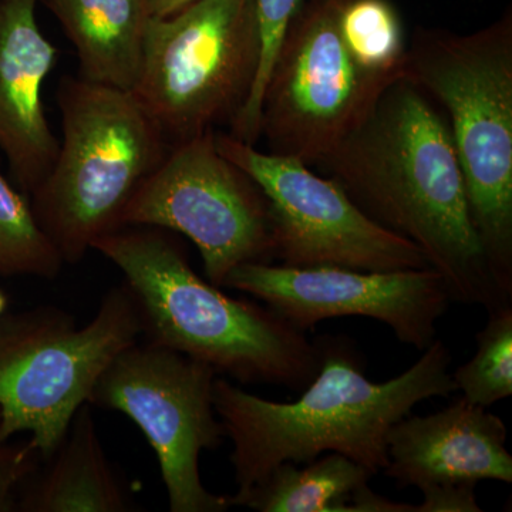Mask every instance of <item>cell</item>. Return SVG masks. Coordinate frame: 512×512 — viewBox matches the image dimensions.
I'll return each mask as SVG.
<instances>
[{"label":"cell","mask_w":512,"mask_h":512,"mask_svg":"<svg viewBox=\"0 0 512 512\" xmlns=\"http://www.w3.org/2000/svg\"><path fill=\"white\" fill-rule=\"evenodd\" d=\"M320 164L367 217L421 249L451 301L512 306L488 271L447 120L407 74Z\"/></svg>","instance_id":"6da1fadb"},{"label":"cell","mask_w":512,"mask_h":512,"mask_svg":"<svg viewBox=\"0 0 512 512\" xmlns=\"http://www.w3.org/2000/svg\"><path fill=\"white\" fill-rule=\"evenodd\" d=\"M320 366L295 402H272L218 376L214 407L231 440L229 456L242 494L282 463H311L339 453L382 473L387 436L423 400L457 392L450 349L436 338L412 367L387 382L367 379L366 360L348 336L315 339Z\"/></svg>","instance_id":"7a4b0ae2"},{"label":"cell","mask_w":512,"mask_h":512,"mask_svg":"<svg viewBox=\"0 0 512 512\" xmlns=\"http://www.w3.org/2000/svg\"><path fill=\"white\" fill-rule=\"evenodd\" d=\"M133 293L141 338L241 384L302 392L320 366L318 345L269 306L232 298L202 279L173 232L121 227L94 241Z\"/></svg>","instance_id":"3957f363"},{"label":"cell","mask_w":512,"mask_h":512,"mask_svg":"<svg viewBox=\"0 0 512 512\" xmlns=\"http://www.w3.org/2000/svg\"><path fill=\"white\" fill-rule=\"evenodd\" d=\"M407 76L447 114L488 271L512 305V13L477 32L419 29Z\"/></svg>","instance_id":"277c9868"},{"label":"cell","mask_w":512,"mask_h":512,"mask_svg":"<svg viewBox=\"0 0 512 512\" xmlns=\"http://www.w3.org/2000/svg\"><path fill=\"white\" fill-rule=\"evenodd\" d=\"M63 138L52 171L29 195L64 264L119 228L121 212L170 144L126 90L64 76L56 94Z\"/></svg>","instance_id":"5b68a950"},{"label":"cell","mask_w":512,"mask_h":512,"mask_svg":"<svg viewBox=\"0 0 512 512\" xmlns=\"http://www.w3.org/2000/svg\"><path fill=\"white\" fill-rule=\"evenodd\" d=\"M141 335L140 313L126 284L111 288L82 328L56 306L3 313L0 440L28 433L40 460L49 457L107 367Z\"/></svg>","instance_id":"8992f818"},{"label":"cell","mask_w":512,"mask_h":512,"mask_svg":"<svg viewBox=\"0 0 512 512\" xmlns=\"http://www.w3.org/2000/svg\"><path fill=\"white\" fill-rule=\"evenodd\" d=\"M261 56L255 0H197L151 18L133 93L170 146L238 116Z\"/></svg>","instance_id":"52a82bcc"},{"label":"cell","mask_w":512,"mask_h":512,"mask_svg":"<svg viewBox=\"0 0 512 512\" xmlns=\"http://www.w3.org/2000/svg\"><path fill=\"white\" fill-rule=\"evenodd\" d=\"M121 227L183 234L200 251L212 285L245 264L275 261L271 208L264 192L222 156L215 130L168 148L120 215Z\"/></svg>","instance_id":"ba28073f"},{"label":"cell","mask_w":512,"mask_h":512,"mask_svg":"<svg viewBox=\"0 0 512 512\" xmlns=\"http://www.w3.org/2000/svg\"><path fill=\"white\" fill-rule=\"evenodd\" d=\"M343 0H306L286 30L261 101L259 138L269 153L320 164L397 79L373 76L339 28Z\"/></svg>","instance_id":"9c48e42d"},{"label":"cell","mask_w":512,"mask_h":512,"mask_svg":"<svg viewBox=\"0 0 512 512\" xmlns=\"http://www.w3.org/2000/svg\"><path fill=\"white\" fill-rule=\"evenodd\" d=\"M210 366L141 338L120 353L89 403L128 417L156 453L171 512H224L229 497L202 483V451L225 439Z\"/></svg>","instance_id":"30bf717a"},{"label":"cell","mask_w":512,"mask_h":512,"mask_svg":"<svg viewBox=\"0 0 512 512\" xmlns=\"http://www.w3.org/2000/svg\"><path fill=\"white\" fill-rule=\"evenodd\" d=\"M215 143L264 192L281 265L365 272L431 268L417 245L367 217L335 180L313 173L298 158L262 153L217 131Z\"/></svg>","instance_id":"8fae6325"},{"label":"cell","mask_w":512,"mask_h":512,"mask_svg":"<svg viewBox=\"0 0 512 512\" xmlns=\"http://www.w3.org/2000/svg\"><path fill=\"white\" fill-rule=\"evenodd\" d=\"M222 288L248 293L303 332L326 319H375L420 352L437 338V322L453 302L443 276L433 268L365 272L245 264L227 276Z\"/></svg>","instance_id":"7c38bea8"},{"label":"cell","mask_w":512,"mask_h":512,"mask_svg":"<svg viewBox=\"0 0 512 512\" xmlns=\"http://www.w3.org/2000/svg\"><path fill=\"white\" fill-rule=\"evenodd\" d=\"M382 473L399 488L429 494L476 490L481 481L512 483V457L503 419L464 397L429 416L397 421L387 436Z\"/></svg>","instance_id":"4fadbf2b"},{"label":"cell","mask_w":512,"mask_h":512,"mask_svg":"<svg viewBox=\"0 0 512 512\" xmlns=\"http://www.w3.org/2000/svg\"><path fill=\"white\" fill-rule=\"evenodd\" d=\"M40 0H0V150L13 184L26 195L45 181L59 153L42 87L57 49L37 22Z\"/></svg>","instance_id":"5bb4252c"},{"label":"cell","mask_w":512,"mask_h":512,"mask_svg":"<svg viewBox=\"0 0 512 512\" xmlns=\"http://www.w3.org/2000/svg\"><path fill=\"white\" fill-rule=\"evenodd\" d=\"M92 404L80 407L66 436L23 485L18 511L127 512L130 495L109 463Z\"/></svg>","instance_id":"9a60e30c"},{"label":"cell","mask_w":512,"mask_h":512,"mask_svg":"<svg viewBox=\"0 0 512 512\" xmlns=\"http://www.w3.org/2000/svg\"><path fill=\"white\" fill-rule=\"evenodd\" d=\"M59 20L87 82L133 92L143 66L148 0H40Z\"/></svg>","instance_id":"2e32d148"},{"label":"cell","mask_w":512,"mask_h":512,"mask_svg":"<svg viewBox=\"0 0 512 512\" xmlns=\"http://www.w3.org/2000/svg\"><path fill=\"white\" fill-rule=\"evenodd\" d=\"M375 474L339 453L306 463H282L242 494L229 497L231 507L258 512H350L353 494Z\"/></svg>","instance_id":"e0dca14e"},{"label":"cell","mask_w":512,"mask_h":512,"mask_svg":"<svg viewBox=\"0 0 512 512\" xmlns=\"http://www.w3.org/2000/svg\"><path fill=\"white\" fill-rule=\"evenodd\" d=\"M339 28L350 55L366 72L383 79L406 76L409 47L390 0H343Z\"/></svg>","instance_id":"ac0fdd59"},{"label":"cell","mask_w":512,"mask_h":512,"mask_svg":"<svg viewBox=\"0 0 512 512\" xmlns=\"http://www.w3.org/2000/svg\"><path fill=\"white\" fill-rule=\"evenodd\" d=\"M64 261L33 214L29 195L0 171V276L52 279Z\"/></svg>","instance_id":"d6986e66"},{"label":"cell","mask_w":512,"mask_h":512,"mask_svg":"<svg viewBox=\"0 0 512 512\" xmlns=\"http://www.w3.org/2000/svg\"><path fill=\"white\" fill-rule=\"evenodd\" d=\"M476 342L473 359L451 375L468 403L487 409L512 396V306L488 312Z\"/></svg>","instance_id":"ffe728a7"},{"label":"cell","mask_w":512,"mask_h":512,"mask_svg":"<svg viewBox=\"0 0 512 512\" xmlns=\"http://www.w3.org/2000/svg\"><path fill=\"white\" fill-rule=\"evenodd\" d=\"M306 0H255L258 15L261 56L254 86L244 107L231 123V136L255 146L259 140L261 101L266 80L271 72L276 53L281 46L286 30L296 18Z\"/></svg>","instance_id":"44dd1931"},{"label":"cell","mask_w":512,"mask_h":512,"mask_svg":"<svg viewBox=\"0 0 512 512\" xmlns=\"http://www.w3.org/2000/svg\"><path fill=\"white\" fill-rule=\"evenodd\" d=\"M40 463L39 453L25 444L0 440V512L18 511L23 485Z\"/></svg>","instance_id":"7402d4cb"},{"label":"cell","mask_w":512,"mask_h":512,"mask_svg":"<svg viewBox=\"0 0 512 512\" xmlns=\"http://www.w3.org/2000/svg\"><path fill=\"white\" fill-rule=\"evenodd\" d=\"M150 2V12L153 18H165V16L174 15L178 10L185 6L197 2V0H148Z\"/></svg>","instance_id":"603a6c76"},{"label":"cell","mask_w":512,"mask_h":512,"mask_svg":"<svg viewBox=\"0 0 512 512\" xmlns=\"http://www.w3.org/2000/svg\"><path fill=\"white\" fill-rule=\"evenodd\" d=\"M8 309H9L8 295H6L5 291H3L2 288H0V316H2L3 313L8 312Z\"/></svg>","instance_id":"cb8c5ba5"}]
</instances>
